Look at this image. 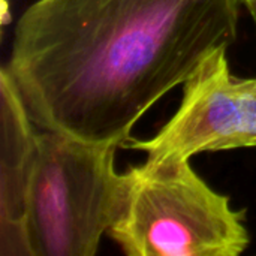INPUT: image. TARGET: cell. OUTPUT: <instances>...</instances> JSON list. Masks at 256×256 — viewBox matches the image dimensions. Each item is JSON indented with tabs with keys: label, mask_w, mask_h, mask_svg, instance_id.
<instances>
[{
	"label": "cell",
	"mask_w": 256,
	"mask_h": 256,
	"mask_svg": "<svg viewBox=\"0 0 256 256\" xmlns=\"http://www.w3.org/2000/svg\"><path fill=\"white\" fill-rule=\"evenodd\" d=\"M126 206L108 230L129 256H238L249 246L246 210L214 192L189 160L130 168Z\"/></svg>",
	"instance_id": "cell-3"
},
{
	"label": "cell",
	"mask_w": 256,
	"mask_h": 256,
	"mask_svg": "<svg viewBox=\"0 0 256 256\" xmlns=\"http://www.w3.org/2000/svg\"><path fill=\"white\" fill-rule=\"evenodd\" d=\"M252 16L255 18V21H256V0H255V4H254V10H252Z\"/></svg>",
	"instance_id": "cell-8"
},
{
	"label": "cell",
	"mask_w": 256,
	"mask_h": 256,
	"mask_svg": "<svg viewBox=\"0 0 256 256\" xmlns=\"http://www.w3.org/2000/svg\"><path fill=\"white\" fill-rule=\"evenodd\" d=\"M117 142L38 130L27 192L32 256H93L120 218L134 180L114 166Z\"/></svg>",
	"instance_id": "cell-2"
},
{
	"label": "cell",
	"mask_w": 256,
	"mask_h": 256,
	"mask_svg": "<svg viewBox=\"0 0 256 256\" xmlns=\"http://www.w3.org/2000/svg\"><path fill=\"white\" fill-rule=\"evenodd\" d=\"M10 22V14H9V0H2V24L6 26Z\"/></svg>",
	"instance_id": "cell-6"
},
{
	"label": "cell",
	"mask_w": 256,
	"mask_h": 256,
	"mask_svg": "<svg viewBox=\"0 0 256 256\" xmlns=\"http://www.w3.org/2000/svg\"><path fill=\"white\" fill-rule=\"evenodd\" d=\"M226 51H214L183 82L178 110L154 136H130L122 147L144 152L147 164L256 147V78L232 75Z\"/></svg>",
	"instance_id": "cell-4"
},
{
	"label": "cell",
	"mask_w": 256,
	"mask_h": 256,
	"mask_svg": "<svg viewBox=\"0 0 256 256\" xmlns=\"http://www.w3.org/2000/svg\"><path fill=\"white\" fill-rule=\"evenodd\" d=\"M0 255L32 256L26 219L27 192L36 153L38 130L4 66L0 72Z\"/></svg>",
	"instance_id": "cell-5"
},
{
	"label": "cell",
	"mask_w": 256,
	"mask_h": 256,
	"mask_svg": "<svg viewBox=\"0 0 256 256\" xmlns=\"http://www.w3.org/2000/svg\"><path fill=\"white\" fill-rule=\"evenodd\" d=\"M242 6L36 0L15 24L4 69L36 126L122 147L160 98L236 42Z\"/></svg>",
	"instance_id": "cell-1"
},
{
	"label": "cell",
	"mask_w": 256,
	"mask_h": 256,
	"mask_svg": "<svg viewBox=\"0 0 256 256\" xmlns=\"http://www.w3.org/2000/svg\"><path fill=\"white\" fill-rule=\"evenodd\" d=\"M243 2V6H246L248 8V10L252 14V10H254V4H255V0H242Z\"/></svg>",
	"instance_id": "cell-7"
}]
</instances>
